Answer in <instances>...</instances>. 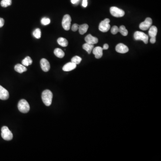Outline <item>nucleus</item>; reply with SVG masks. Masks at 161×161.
<instances>
[{
	"instance_id": "15",
	"label": "nucleus",
	"mask_w": 161,
	"mask_h": 161,
	"mask_svg": "<svg viewBox=\"0 0 161 161\" xmlns=\"http://www.w3.org/2000/svg\"><path fill=\"white\" fill-rule=\"evenodd\" d=\"M14 69L16 71L21 74L24 72L27 71V68L23 64H17L14 66Z\"/></svg>"
},
{
	"instance_id": "11",
	"label": "nucleus",
	"mask_w": 161,
	"mask_h": 161,
	"mask_svg": "<svg viewBox=\"0 0 161 161\" xmlns=\"http://www.w3.org/2000/svg\"><path fill=\"white\" fill-rule=\"evenodd\" d=\"M9 98V93L7 90L0 85V99L5 100Z\"/></svg>"
},
{
	"instance_id": "16",
	"label": "nucleus",
	"mask_w": 161,
	"mask_h": 161,
	"mask_svg": "<svg viewBox=\"0 0 161 161\" xmlns=\"http://www.w3.org/2000/svg\"><path fill=\"white\" fill-rule=\"evenodd\" d=\"M158 32V29L154 25H152L150 27L149 32V35L150 37H156Z\"/></svg>"
},
{
	"instance_id": "25",
	"label": "nucleus",
	"mask_w": 161,
	"mask_h": 161,
	"mask_svg": "<svg viewBox=\"0 0 161 161\" xmlns=\"http://www.w3.org/2000/svg\"><path fill=\"white\" fill-rule=\"evenodd\" d=\"M82 58L80 57L76 56L72 58L71 62L75 64H79L82 61Z\"/></svg>"
},
{
	"instance_id": "5",
	"label": "nucleus",
	"mask_w": 161,
	"mask_h": 161,
	"mask_svg": "<svg viewBox=\"0 0 161 161\" xmlns=\"http://www.w3.org/2000/svg\"><path fill=\"white\" fill-rule=\"evenodd\" d=\"M110 22V20L108 19H106L101 21L99 25V28L101 32H108L110 29V25L109 23Z\"/></svg>"
},
{
	"instance_id": "22",
	"label": "nucleus",
	"mask_w": 161,
	"mask_h": 161,
	"mask_svg": "<svg viewBox=\"0 0 161 161\" xmlns=\"http://www.w3.org/2000/svg\"><path fill=\"white\" fill-rule=\"evenodd\" d=\"M11 4L12 0H2L1 2V5L4 8L10 6Z\"/></svg>"
},
{
	"instance_id": "4",
	"label": "nucleus",
	"mask_w": 161,
	"mask_h": 161,
	"mask_svg": "<svg viewBox=\"0 0 161 161\" xmlns=\"http://www.w3.org/2000/svg\"><path fill=\"white\" fill-rule=\"evenodd\" d=\"M134 38L136 40H142L145 44H147L148 42L149 37L144 33L141 32H136L134 34Z\"/></svg>"
},
{
	"instance_id": "32",
	"label": "nucleus",
	"mask_w": 161,
	"mask_h": 161,
	"mask_svg": "<svg viewBox=\"0 0 161 161\" xmlns=\"http://www.w3.org/2000/svg\"><path fill=\"white\" fill-rule=\"evenodd\" d=\"M79 1V0H71V2L73 4H76Z\"/></svg>"
},
{
	"instance_id": "33",
	"label": "nucleus",
	"mask_w": 161,
	"mask_h": 161,
	"mask_svg": "<svg viewBox=\"0 0 161 161\" xmlns=\"http://www.w3.org/2000/svg\"><path fill=\"white\" fill-rule=\"evenodd\" d=\"M108 48H109V45L107 44H106L103 45V49H104V50H107L108 49Z\"/></svg>"
},
{
	"instance_id": "13",
	"label": "nucleus",
	"mask_w": 161,
	"mask_h": 161,
	"mask_svg": "<svg viewBox=\"0 0 161 161\" xmlns=\"http://www.w3.org/2000/svg\"><path fill=\"white\" fill-rule=\"evenodd\" d=\"M85 40L86 42L88 44H93V45L94 44H97L98 41H99L98 38L95 37H94L91 34L88 35L85 37Z\"/></svg>"
},
{
	"instance_id": "20",
	"label": "nucleus",
	"mask_w": 161,
	"mask_h": 161,
	"mask_svg": "<svg viewBox=\"0 0 161 161\" xmlns=\"http://www.w3.org/2000/svg\"><path fill=\"white\" fill-rule=\"evenodd\" d=\"M57 43L62 47H66L68 45V42L67 40L65 38H62V37H60L58 39Z\"/></svg>"
},
{
	"instance_id": "3",
	"label": "nucleus",
	"mask_w": 161,
	"mask_h": 161,
	"mask_svg": "<svg viewBox=\"0 0 161 161\" xmlns=\"http://www.w3.org/2000/svg\"><path fill=\"white\" fill-rule=\"evenodd\" d=\"M1 135L2 138L5 141H10L13 138L12 133L6 126H3L1 128Z\"/></svg>"
},
{
	"instance_id": "19",
	"label": "nucleus",
	"mask_w": 161,
	"mask_h": 161,
	"mask_svg": "<svg viewBox=\"0 0 161 161\" xmlns=\"http://www.w3.org/2000/svg\"><path fill=\"white\" fill-rule=\"evenodd\" d=\"M56 56L59 58H62L64 56V52L60 48H56L54 51Z\"/></svg>"
},
{
	"instance_id": "2",
	"label": "nucleus",
	"mask_w": 161,
	"mask_h": 161,
	"mask_svg": "<svg viewBox=\"0 0 161 161\" xmlns=\"http://www.w3.org/2000/svg\"><path fill=\"white\" fill-rule=\"evenodd\" d=\"M17 107L19 111L22 113H28L30 110V105L26 100L21 99L18 103Z\"/></svg>"
},
{
	"instance_id": "9",
	"label": "nucleus",
	"mask_w": 161,
	"mask_h": 161,
	"mask_svg": "<svg viewBox=\"0 0 161 161\" xmlns=\"http://www.w3.org/2000/svg\"><path fill=\"white\" fill-rule=\"evenodd\" d=\"M40 65L42 70L45 72H47L50 68V64L48 60L45 58H43L40 60Z\"/></svg>"
},
{
	"instance_id": "21",
	"label": "nucleus",
	"mask_w": 161,
	"mask_h": 161,
	"mask_svg": "<svg viewBox=\"0 0 161 161\" xmlns=\"http://www.w3.org/2000/svg\"><path fill=\"white\" fill-rule=\"evenodd\" d=\"M21 63L25 66H28L29 65H31L32 64V60L30 56H27L22 60Z\"/></svg>"
},
{
	"instance_id": "28",
	"label": "nucleus",
	"mask_w": 161,
	"mask_h": 161,
	"mask_svg": "<svg viewBox=\"0 0 161 161\" xmlns=\"http://www.w3.org/2000/svg\"><path fill=\"white\" fill-rule=\"evenodd\" d=\"M79 25L77 24H74L72 27V30L73 32H76L77 30H78Z\"/></svg>"
},
{
	"instance_id": "8",
	"label": "nucleus",
	"mask_w": 161,
	"mask_h": 161,
	"mask_svg": "<svg viewBox=\"0 0 161 161\" xmlns=\"http://www.w3.org/2000/svg\"><path fill=\"white\" fill-rule=\"evenodd\" d=\"M152 24V20L150 17H147L143 22H142L139 25V28L141 30L146 31L150 28Z\"/></svg>"
},
{
	"instance_id": "14",
	"label": "nucleus",
	"mask_w": 161,
	"mask_h": 161,
	"mask_svg": "<svg viewBox=\"0 0 161 161\" xmlns=\"http://www.w3.org/2000/svg\"><path fill=\"white\" fill-rule=\"evenodd\" d=\"M76 64L72 62H68L64 66L63 70L64 71L68 72L76 68Z\"/></svg>"
},
{
	"instance_id": "12",
	"label": "nucleus",
	"mask_w": 161,
	"mask_h": 161,
	"mask_svg": "<svg viewBox=\"0 0 161 161\" xmlns=\"http://www.w3.org/2000/svg\"><path fill=\"white\" fill-rule=\"evenodd\" d=\"M103 49L100 47H96L93 49V53L96 59H100L103 55Z\"/></svg>"
},
{
	"instance_id": "24",
	"label": "nucleus",
	"mask_w": 161,
	"mask_h": 161,
	"mask_svg": "<svg viewBox=\"0 0 161 161\" xmlns=\"http://www.w3.org/2000/svg\"><path fill=\"white\" fill-rule=\"evenodd\" d=\"M33 35L36 39H40L41 38V30H40V29L39 28L36 29V30L33 32Z\"/></svg>"
},
{
	"instance_id": "1",
	"label": "nucleus",
	"mask_w": 161,
	"mask_h": 161,
	"mask_svg": "<svg viewBox=\"0 0 161 161\" xmlns=\"http://www.w3.org/2000/svg\"><path fill=\"white\" fill-rule=\"evenodd\" d=\"M53 94L48 90H45L42 94V99L44 104L46 106H49L52 103Z\"/></svg>"
},
{
	"instance_id": "29",
	"label": "nucleus",
	"mask_w": 161,
	"mask_h": 161,
	"mask_svg": "<svg viewBox=\"0 0 161 161\" xmlns=\"http://www.w3.org/2000/svg\"><path fill=\"white\" fill-rule=\"evenodd\" d=\"M5 23V21L4 19L0 17V28H2Z\"/></svg>"
},
{
	"instance_id": "26",
	"label": "nucleus",
	"mask_w": 161,
	"mask_h": 161,
	"mask_svg": "<svg viewBox=\"0 0 161 161\" xmlns=\"http://www.w3.org/2000/svg\"><path fill=\"white\" fill-rule=\"evenodd\" d=\"M50 19L47 17H43L41 20V24L43 25H46L49 24L50 23Z\"/></svg>"
},
{
	"instance_id": "7",
	"label": "nucleus",
	"mask_w": 161,
	"mask_h": 161,
	"mask_svg": "<svg viewBox=\"0 0 161 161\" xmlns=\"http://www.w3.org/2000/svg\"><path fill=\"white\" fill-rule=\"evenodd\" d=\"M111 14L115 17H122L125 14V12L122 9L116 7H111L110 8Z\"/></svg>"
},
{
	"instance_id": "10",
	"label": "nucleus",
	"mask_w": 161,
	"mask_h": 161,
	"mask_svg": "<svg viewBox=\"0 0 161 161\" xmlns=\"http://www.w3.org/2000/svg\"><path fill=\"white\" fill-rule=\"evenodd\" d=\"M115 50L119 53H125L129 52V49L128 47L124 44H119L115 47Z\"/></svg>"
},
{
	"instance_id": "6",
	"label": "nucleus",
	"mask_w": 161,
	"mask_h": 161,
	"mask_svg": "<svg viewBox=\"0 0 161 161\" xmlns=\"http://www.w3.org/2000/svg\"><path fill=\"white\" fill-rule=\"evenodd\" d=\"M71 18L68 14H66L64 16L62 19V27L66 31H68L70 28Z\"/></svg>"
},
{
	"instance_id": "17",
	"label": "nucleus",
	"mask_w": 161,
	"mask_h": 161,
	"mask_svg": "<svg viewBox=\"0 0 161 161\" xmlns=\"http://www.w3.org/2000/svg\"><path fill=\"white\" fill-rule=\"evenodd\" d=\"M89 28V25L87 24H83L79 25V32L80 35H83L87 32L88 29Z\"/></svg>"
},
{
	"instance_id": "27",
	"label": "nucleus",
	"mask_w": 161,
	"mask_h": 161,
	"mask_svg": "<svg viewBox=\"0 0 161 161\" xmlns=\"http://www.w3.org/2000/svg\"><path fill=\"white\" fill-rule=\"evenodd\" d=\"M119 32V29L116 25H114L111 29V33L113 35H115Z\"/></svg>"
},
{
	"instance_id": "23",
	"label": "nucleus",
	"mask_w": 161,
	"mask_h": 161,
	"mask_svg": "<svg viewBox=\"0 0 161 161\" xmlns=\"http://www.w3.org/2000/svg\"><path fill=\"white\" fill-rule=\"evenodd\" d=\"M119 29V32L123 36H126L128 35V31L127 30L124 25H121Z\"/></svg>"
},
{
	"instance_id": "31",
	"label": "nucleus",
	"mask_w": 161,
	"mask_h": 161,
	"mask_svg": "<svg viewBox=\"0 0 161 161\" xmlns=\"http://www.w3.org/2000/svg\"><path fill=\"white\" fill-rule=\"evenodd\" d=\"M87 0H83L82 5H83L84 7H87Z\"/></svg>"
},
{
	"instance_id": "18",
	"label": "nucleus",
	"mask_w": 161,
	"mask_h": 161,
	"mask_svg": "<svg viewBox=\"0 0 161 161\" xmlns=\"http://www.w3.org/2000/svg\"><path fill=\"white\" fill-rule=\"evenodd\" d=\"M83 48L84 50L87 51L88 53L89 54H91V51H92L93 48H94V46L93 44H88L87 43L86 44H84L83 46Z\"/></svg>"
},
{
	"instance_id": "30",
	"label": "nucleus",
	"mask_w": 161,
	"mask_h": 161,
	"mask_svg": "<svg viewBox=\"0 0 161 161\" xmlns=\"http://www.w3.org/2000/svg\"><path fill=\"white\" fill-rule=\"evenodd\" d=\"M156 37H151L150 39V42L151 44H154L156 42Z\"/></svg>"
}]
</instances>
